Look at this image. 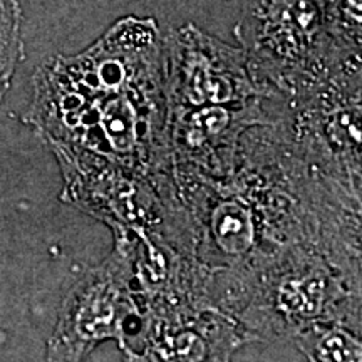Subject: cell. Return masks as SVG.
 Wrapping results in <instances>:
<instances>
[{"instance_id":"obj_3","label":"cell","mask_w":362,"mask_h":362,"mask_svg":"<svg viewBox=\"0 0 362 362\" xmlns=\"http://www.w3.org/2000/svg\"><path fill=\"white\" fill-rule=\"evenodd\" d=\"M322 13L320 0H252L247 19L252 51L270 66L298 64L315 51Z\"/></svg>"},{"instance_id":"obj_1","label":"cell","mask_w":362,"mask_h":362,"mask_svg":"<svg viewBox=\"0 0 362 362\" xmlns=\"http://www.w3.org/2000/svg\"><path fill=\"white\" fill-rule=\"evenodd\" d=\"M163 61L156 22L126 17L84 52L40 67L27 119L67 181L98 168L139 170L155 155Z\"/></svg>"},{"instance_id":"obj_4","label":"cell","mask_w":362,"mask_h":362,"mask_svg":"<svg viewBox=\"0 0 362 362\" xmlns=\"http://www.w3.org/2000/svg\"><path fill=\"white\" fill-rule=\"evenodd\" d=\"M22 13L17 0H0V101L22 59Z\"/></svg>"},{"instance_id":"obj_2","label":"cell","mask_w":362,"mask_h":362,"mask_svg":"<svg viewBox=\"0 0 362 362\" xmlns=\"http://www.w3.org/2000/svg\"><path fill=\"white\" fill-rule=\"evenodd\" d=\"M99 267L76 285L66 300L56 332L49 342V359L79 361L103 339L115 337L116 304L121 296V264Z\"/></svg>"},{"instance_id":"obj_5","label":"cell","mask_w":362,"mask_h":362,"mask_svg":"<svg viewBox=\"0 0 362 362\" xmlns=\"http://www.w3.org/2000/svg\"><path fill=\"white\" fill-rule=\"evenodd\" d=\"M300 341V351L310 361L361 359V344L342 329H312Z\"/></svg>"}]
</instances>
